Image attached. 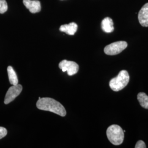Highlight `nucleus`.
<instances>
[{
	"label": "nucleus",
	"mask_w": 148,
	"mask_h": 148,
	"mask_svg": "<svg viewBox=\"0 0 148 148\" xmlns=\"http://www.w3.org/2000/svg\"><path fill=\"white\" fill-rule=\"evenodd\" d=\"M135 148H146V145L142 140H139V141H138L137 143H136Z\"/></svg>",
	"instance_id": "2eb2a0df"
},
{
	"label": "nucleus",
	"mask_w": 148,
	"mask_h": 148,
	"mask_svg": "<svg viewBox=\"0 0 148 148\" xmlns=\"http://www.w3.org/2000/svg\"><path fill=\"white\" fill-rule=\"evenodd\" d=\"M60 31L64 32L70 35H74L77 32V25L74 22L70 23L69 24L63 25L60 27Z\"/></svg>",
	"instance_id": "1a4fd4ad"
},
{
	"label": "nucleus",
	"mask_w": 148,
	"mask_h": 148,
	"mask_svg": "<svg viewBox=\"0 0 148 148\" xmlns=\"http://www.w3.org/2000/svg\"><path fill=\"white\" fill-rule=\"evenodd\" d=\"M101 29L106 33H110L114 30L113 21L109 17H106L101 21Z\"/></svg>",
	"instance_id": "9d476101"
},
{
	"label": "nucleus",
	"mask_w": 148,
	"mask_h": 148,
	"mask_svg": "<svg viewBox=\"0 0 148 148\" xmlns=\"http://www.w3.org/2000/svg\"><path fill=\"white\" fill-rule=\"evenodd\" d=\"M7 72H8L9 81L11 85H16L18 84V79L16 71L11 66H9L7 68Z\"/></svg>",
	"instance_id": "9b49d317"
},
{
	"label": "nucleus",
	"mask_w": 148,
	"mask_h": 148,
	"mask_svg": "<svg viewBox=\"0 0 148 148\" xmlns=\"http://www.w3.org/2000/svg\"><path fill=\"white\" fill-rule=\"evenodd\" d=\"M138 21L142 26L148 27V3L143 5L139 11Z\"/></svg>",
	"instance_id": "6e6552de"
},
{
	"label": "nucleus",
	"mask_w": 148,
	"mask_h": 148,
	"mask_svg": "<svg viewBox=\"0 0 148 148\" xmlns=\"http://www.w3.org/2000/svg\"><path fill=\"white\" fill-rule=\"evenodd\" d=\"M8 10V5L5 0H0V13L3 14Z\"/></svg>",
	"instance_id": "ddd939ff"
},
{
	"label": "nucleus",
	"mask_w": 148,
	"mask_h": 148,
	"mask_svg": "<svg viewBox=\"0 0 148 148\" xmlns=\"http://www.w3.org/2000/svg\"><path fill=\"white\" fill-rule=\"evenodd\" d=\"M123 132L125 133V132H126V131H125V130H123Z\"/></svg>",
	"instance_id": "dca6fc26"
},
{
	"label": "nucleus",
	"mask_w": 148,
	"mask_h": 148,
	"mask_svg": "<svg viewBox=\"0 0 148 148\" xmlns=\"http://www.w3.org/2000/svg\"><path fill=\"white\" fill-rule=\"evenodd\" d=\"M127 47L126 41H117L108 45L104 48V51L106 54L109 56H114L122 52Z\"/></svg>",
	"instance_id": "20e7f679"
},
{
	"label": "nucleus",
	"mask_w": 148,
	"mask_h": 148,
	"mask_svg": "<svg viewBox=\"0 0 148 148\" xmlns=\"http://www.w3.org/2000/svg\"><path fill=\"white\" fill-rule=\"evenodd\" d=\"M138 101L140 105L143 108L148 109V96L144 92H140L138 94Z\"/></svg>",
	"instance_id": "f8f14e48"
},
{
	"label": "nucleus",
	"mask_w": 148,
	"mask_h": 148,
	"mask_svg": "<svg viewBox=\"0 0 148 148\" xmlns=\"http://www.w3.org/2000/svg\"><path fill=\"white\" fill-rule=\"evenodd\" d=\"M59 67L63 72L67 71L69 76H73L77 74L79 69V66L77 64L67 60H63L60 62L59 64Z\"/></svg>",
	"instance_id": "39448f33"
},
{
	"label": "nucleus",
	"mask_w": 148,
	"mask_h": 148,
	"mask_svg": "<svg viewBox=\"0 0 148 148\" xmlns=\"http://www.w3.org/2000/svg\"><path fill=\"white\" fill-rule=\"evenodd\" d=\"M23 90L21 85H13L8 89L6 93L4 103L8 104L16 99V97L21 94Z\"/></svg>",
	"instance_id": "423d86ee"
},
{
	"label": "nucleus",
	"mask_w": 148,
	"mask_h": 148,
	"mask_svg": "<svg viewBox=\"0 0 148 148\" xmlns=\"http://www.w3.org/2000/svg\"><path fill=\"white\" fill-rule=\"evenodd\" d=\"M23 3L32 13H36L41 10V3L38 0H23Z\"/></svg>",
	"instance_id": "0eeeda50"
},
{
	"label": "nucleus",
	"mask_w": 148,
	"mask_h": 148,
	"mask_svg": "<svg viewBox=\"0 0 148 148\" xmlns=\"http://www.w3.org/2000/svg\"><path fill=\"white\" fill-rule=\"evenodd\" d=\"M130 76L126 70H121L116 77L110 80L109 86L111 90L118 92L123 89L128 84Z\"/></svg>",
	"instance_id": "7ed1b4c3"
},
{
	"label": "nucleus",
	"mask_w": 148,
	"mask_h": 148,
	"mask_svg": "<svg viewBox=\"0 0 148 148\" xmlns=\"http://www.w3.org/2000/svg\"><path fill=\"white\" fill-rule=\"evenodd\" d=\"M36 106L40 110L51 111L61 116L64 117L66 114V111L64 106L58 101L51 98L38 99Z\"/></svg>",
	"instance_id": "f257e3e1"
},
{
	"label": "nucleus",
	"mask_w": 148,
	"mask_h": 148,
	"mask_svg": "<svg viewBox=\"0 0 148 148\" xmlns=\"http://www.w3.org/2000/svg\"><path fill=\"white\" fill-rule=\"evenodd\" d=\"M106 136L109 140L113 145L121 144L124 139V132L121 127L117 125H112L108 128Z\"/></svg>",
	"instance_id": "f03ea898"
},
{
	"label": "nucleus",
	"mask_w": 148,
	"mask_h": 148,
	"mask_svg": "<svg viewBox=\"0 0 148 148\" xmlns=\"http://www.w3.org/2000/svg\"><path fill=\"white\" fill-rule=\"evenodd\" d=\"M7 134V131L5 128L0 127V139L5 137Z\"/></svg>",
	"instance_id": "4468645a"
}]
</instances>
